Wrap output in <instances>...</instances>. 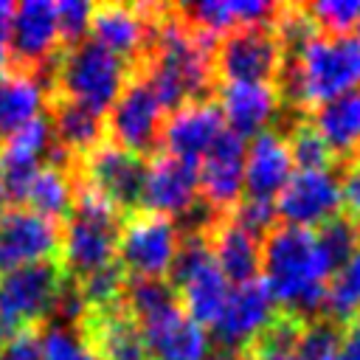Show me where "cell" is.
Wrapping results in <instances>:
<instances>
[{"mask_svg": "<svg viewBox=\"0 0 360 360\" xmlns=\"http://www.w3.org/2000/svg\"><path fill=\"white\" fill-rule=\"evenodd\" d=\"M262 281L273 301L292 315H315L323 307L332 267L309 228L276 225L262 242Z\"/></svg>", "mask_w": 360, "mask_h": 360, "instance_id": "cell-1", "label": "cell"}, {"mask_svg": "<svg viewBox=\"0 0 360 360\" xmlns=\"http://www.w3.org/2000/svg\"><path fill=\"white\" fill-rule=\"evenodd\" d=\"M349 90H360V37L315 34L292 51L284 73V93L298 104H323Z\"/></svg>", "mask_w": 360, "mask_h": 360, "instance_id": "cell-2", "label": "cell"}, {"mask_svg": "<svg viewBox=\"0 0 360 360\" xmlns=\"http://www.w3.org/2000/svg\"><path fill=\"white\" fill-rule=\"evenodd\" d=\"M211 51L205 37L191 31L183 20H160L155 25V53L143 82L155 90L163 107L194 101L211 82Z\"/></svg>", "mask_w": 360, "mask_h": 360, "instance_id": "cell-3", "label": "cell"}, {"mask_svg": "<svg viewBox=\"0 0 360 360\" xmlns=\"http://www.w3.org/2000/svg\"><path fill=\"white\" fill-rule=\"evenodd\" d=\"M118 245V208L96 194L93 188L76 191L73 208L59 228V256L62 267L79 278L115 264Z\"/></svg>", "mask_w": 360, "mask_h": 360, "instance_id": "cell-4", "label": "cell"}, {"mask_svg": "<svg viewBox=\"0 0 360 360\" xmlns=\"http://www.w3.org/2000/svg\"><path fill=\"white\" fill-rule=\"evenodd\" d=\"M127 84V62L93 39H79L56 56V90L62 101L79 104L101 118L110 112Z\"/></svg>", "mask_w": 360, "mask_h": 360, "instance_id": "cell-5", "label": "cell"}, {"mask_svg": "<svg viewBox=\"0 0 360 360\" xmlns=\"http://www.w3.org/2000/svg\"><path fill=\"white\" fill-rule=\"evenodd\" d=\"M172 276H174L172 290L180 295V304H183L180 309L191 321L208 329L222 312L225 298L231 292V281L217 267L211 245L202 236L183 239L180 253L172 264Z\"/></svg>", "mask_w": 360, "mask_h": 360, "instance_id": "cell-6", "label": "cell"}, {"mask_svg": "<svg viewBox=\"0 0 360 360\" xmlns=\"http://www.w3.org/2000/svg\"><path fill=\"white\" fill-rule=\"evenodd\" d=\"M62 273L53 262H39L3 273L0 278V338H14L37 321L53 315Z\"/></svg>", "mask_w": 360, "mask_h": 360, "instance_id": "cell-7", "label": "cell"}, {"mask_svg": "<svg viewBox=\"0 0 360 360\" xmlns=\"http://www.w3.org/2000/svg\"><path fill=\"white\" fill-rule=\"evenodd\" d=\"M183 236L174 219L160 214H135L118 228V267L132 278H163L180 253Z\"/></svg>", "mask_w": 360, "mask_h": 360, "instance_id": "cell-8", "label": "cell"}, {"mask_svg": "<svg viewBox=\"0 0 360 360\" xmlns=\"http://www.w3.org/2000/svg\"><path fill=\"white\" fill-rule=\"evenodd\" d=\"M276 307L278 304L273 301V295L262 278H253L245 284H231L225 307L217 315V321L211 323L217 343L233 354V352L262 340L278 321Z\"/></svg>", "mask_w": 360, "mask_h": 360, "instance_id": "cell-9", "label": "cell"}, {"mask_svg": "<svg viewBox=\"0 0 360 360\" xmlns=\"http://www.w3.org/2000/svg\"><path fill=\"white\" fill-rule=\"evenodd\" d=\"M276 217L292 228H321L323 222L335 219L343 197H340V177L326 169H295L287 186L278 191Z\"/></svg>", "mask_w": 360, "mask_h": 360, "instance_id": "cell-10", "label": "cell"}, {"mask_svg": "<svg viewBox=\"0 0 360 360\" xmlns=\"http://www.w3.org/2000/svg\"><path fill=\"white\" fill-rule=\"evenodd\" d=\"M197 197H200V172L194 163L158 155L143 166L138 202L149 214H160L169 219L194 214Z\"/></svg>", "mask_w": 360, "mask_h": 360, "instance_id": "cell-11", "label": "cell"}, {"mask_svg": "<svg viewBox=\"0 0 360 360\" xmlns=\"http://www.w3.org/2000/svg\"><path fill=\"white\" fill-rule=\"evenodd\" d=\"M214 62L225 82H270L281 70L284 48L264 25L239 28L225 34Z\"/></svg>", "mask_w": 360, "mask_h": 360, "instance_id": "cell-12", "label": "cell"}, {"mask_svg": "<svg viewBox=\"0 0 360 360\" xmlns=\"http://www.w3.org/2000/svg\"><path fill=\"white\" fill-rule=\"evenodd\" d=\"M163 110L166 107L143 79L129 82L107 112V129L112 143L135 155L152 149L155 141H160Z\"/></svg>", "mask_w": 360, "mask_h": 360, "instance_id": "cell-13", "label": "cell"}, {"mask_svg": "<svg viewBox=\"0 0 360 360\" xmlns=\"http://www.w3.org/2000/svg\"><path fill=\"white\" fill-rule=\"evenodd\" d=\"M222 132H225V121L214 101H205V98L186 101L163 118V127H160L163 155L197 166Z\"/></svg>", "mask_w": 360, "mask_h": 360, "instance_id": "cell-14", "label": "cell"}, {"mask_svg": "<svg viewBox=\"0 0 360 360\" xmlns=\"http://www.w3.org/2000/svg\"><path fill=\"white\" fill-rule=\"evenodd\" d=\"M59 253V225L22 205L6 211L0 222V270L51 262Z\"/></svg>", "mask_w": 360, "mask_h": 360, "instance_id": "cell-15", "label": "cell"}, {"mask_svg": "<svg viewBox=\"0 0 360 360\" xmlns=\"http://www.w3.org/2000/svg\"><path fill=\"white\" fill-rule=\"evenodd\" d=\"M143 166L146 163L141 160V155L107 141L84 155V180L87 188L107 197L115 208H124L135 205L141 197Z\"/></svg>", "mask_w": 360, "mask_h": 360, "instance_id": "cell-16", "label": "cell"}, {"mask_svg": "<svg viewBox=\"0 0 360 360\" xmlns=\"http://www.w3.org/2000/svg\"><path fill=\"white\" fill-rule=\"evenodd\" d=\"M59 42H62V34L56 22V3L25 0L14 6L8 53L17 59V68L39 73V65L56 56Z\"/></svg>", "mask_w": 360, "mask_h": 360, "instance_id": "cell-17", "label": "cell"}, {"mask_svg": "<svg viewBox=\"0 0 360 360\" xmlns=\"http://www.w3.org/2000/svg\"><path fill=\"white\" fill-rule=\"evenodd\" d=\"M141 332L155 360H211L208 329L191 321L177 304L141 321Z\"/></svg>", "mask_w": 360, "mask_h": 360, "instance_id": "cell-18", "label": "cell"}, {"mask_svg": "<svg viewBox=\"0 0 360 360\" xmlns=\"http://www.w3.org/2000/svg\"><path fill=\"white\" fill-rule=\"evenodd\" d=\"M217 107L228 124V132L239 138H256L278 118L281 98L270 82H225L219 87Z\"/></svg>", "mask_w": 360, "mask_h": 360, "instance_id": "cell-19", "label": "cell"}, {"mask_svg": "<svg viewBox=\"0 0 360 360\" xmlns=\"http://www.w3.org/2000/svg\"><path fill=\"white\" fill-rule=\"evenodd\" d=\"M245 149L248 141L222 132L217 143L208 149V155L200 160V194L214 208L236 205L245 194Z\"/></svg>", "mask_w": 360, "mask_h": 360, "instance_id": "cell-20", "label": "cell"}, {"mask_svg": "<svg viewBox=\"0 0 360 360\" xmlns=\"http://www.w3.org/2000/svg\"><path fill=\"white\" fill-rule=\"evenodd\" d=\"M295 163L287 143V135L267 129L250 138L245 149V197L276 200L278 191L292 177Z\"/></svg>", "mask_w": 360, "mask_h": 360, "instance_id": "cell-21", "label": "cell"}, {"mask_svg": "<svg viewBox=\"0 0 360 360\" xmlns=\"http://www.w3.org/2000/svg\"><path fill=\"white\" fill-rule=\"evenodd\" d=\"M53 152V132L48 118H37L0 141V180L6 186V194L17 200L25 180L48 163V155Z\"/></svg>", "mask_w": 360, "mask_h": 360, "instance_id": "cell-22", "label": "cell"}, {"mask_svg": "<svg viewBox=\"0 0 360 360\" xmlns=\"http://www.w3.org/2000/svg\"><path fill=\"white\" fill-rule=\"evenodd\" d=\"M48 104V84L37 70L6 68L0 70V141L42 118Z\"/></svg>", "mask_w": 360, "mask_h": 360, "instance_id": "cell-23", "label": "cell"}, {"mask_svg": "<svg viewBox=\"0 0 360 360\" xmlns=\"http://www.w3.org/2000/svg\"><path fill=\"white\" fill-rule=\"evenodd\" d=\"M183 8L188 14V22L202 37L231 34L239 28H262L264 22H273L278 11L267 0H202Z\"/></svg>", "mask_w": 360, "mask_h": 360, "instance_id": "cell-24", "label": "cell"}, {"mask_svg": "<svg viewBox=\"0 0 360 360\" xmlns=\"http://www.w3.org/2000/svg\"><path fill=\"white\" fill-rule=\"evenodd\" d=\"M93 42L115 53L118 59L135 56L149 37V22L143 17V8L124 6V3H104L93 8V22H90Z\"/></svg>", "mask_w": 360, "mask_h": 360, "instance_id": "cell-25", "label": "cell"}, {"mask_svg": "<svg viewBox=\"0 0 360 360\" xmlns=\"http://www.w3.org/2000/svg\"><path fill=\"white\" fill-rule=\"evenodd\" d=\"M87 340L98 360H149L141 323L115 307L93 315Z\"/></svg>", "mask_w": 360, "mask_h": 360, "instance_id": "cell-26", "label": "cell"}, {"mask_svg": "<svg viewBox=\"0 0 360 360\" xmlns=\"http://www.w3.org/2000/svg\"><path fill=\"white\" fill-rule=\"evenodd\" d=\"M312 127L323 138L332 155H357L360 152V90H349L315 107Z\"/></svg>", "mask_w": 360, "mask_h": 360, "instance_id": "cell-27", "label": "cell"}, {"mask_svg": "<svg viewBox=\"0 0 360 360\" xmlns=\"http://www.w3.org/2000/svg\"><path fill=\"white\" fill-rule=\"evenodd\" d=\"M17 200L22 202V208L56 222L59 217L70 214L73 200H76V186L59 160H48L25 180Z\"/></svg>", "mask_w": 360, "mask_h": 360, "instance_id": "cell-28", "label": "cell"}, {"mask_svg": "<svg viewBox=\"0 0 360 360\" xmlns=\"http://www.w3.org/2000/svg\"><path fill=\"white\" fill-rule=\"evenodd\" d=\"M217 267L231 284L253 281L262 264V239L239 228L236 222H225L214 231V239L208 242Z\"/></svg>", "mask_w": 360, "mask_h": 360, "instance_id": "cell-29", "label": "cell"}, {"mask_svg": "<svg viewBox=\"0 0 360 360\" xmlns=\"http://www.w3.org/2000/svg\"><path fill=\"white\" fill-rule=\"evenodd\" d=\"M51 132L53 141L65 149V152H76V155H87L90 149H96L101 143V132H104V118L70 104V101H56L53 104V115H51Z\"/></svg>", "mask_w": 360, "mask_h": 360, "instance_id": "cell-30", "label": "cell"}, {"mask_svg": "<svg viewBox=\"0 0 360 360\" xmlns=\"http://www.w3.org/2000/svg\"><path fill=\"white\" fill-rule=\"evenodd\" d=\"M321 309L332 321H354L360 315V248L332 270Z\"/></svg>", "mask_w": 360, "mask_h": 360, "instance_id": "cell-31", "label": "cell"}, {"mask_svg": "<svg viewBox=\"0 0 360 360\" xmlns=\"http://www.w3.org/2000/svg\"><path fill=\"white\" fill-rule=\"evenodd\" d=\"M124 298H127L129 315L138 323L177 304L172 284L163 278H129L124 287Z\"/></svg>", "mask_w": 360, "mask_h": 360, "instance_id": "cell-32", "label": "cell"}, {"mask_svg": "<svg viewBox=\"0 0 360 360\" xmlns=\"http://www.w3.org/2000/svg\"><path fill=\"white\" fill-rule=\"evenodd\" d=\"M315 236H318L321 253H323V259L332 270L340 267L360 248V225L354 219L335 217V219L323 222L321 228H315Z\"/></svg>", "mask_w": 360, "mask_h": 360, "instance_id": "cell-33", "label": "cell"}, {"mask_svg": "<svg viewBox=\"0 0 360 360\" xmlns=\"http://www.w3.org/2000/svg\"><path fill=\"white\" fill-rule=\"evenodd\" d=\"M42 360H98L87 335L76 326H65V323H51L42 335Z\"/></svg>", "mask_w": 360, "mask_h": 360, "instance_id": "cell-34", "label": "cell"}, {"mask_svg": "<svg viewBox=\"0 0 360 360\" xmlns=\"http://www.w3.org/2000/svg\"><path fill=\"white\" fill-rule=\"evenodd\" d=\"M76 287H79L84 304L93 307L96 312H101V309H112L115 307V301L124 295L127 278H124V270L118 264H107V267L84 276Z\"/></svg>", "mask_w": 360, "mask_h": 360, "instance_id": "cell-35", "label": "cell"}, {"mask_svg": "<svg viewBox=\"0 0 360 360\" xmlns=\"http://www.w3.org/2000/svg\"><path fill=\"white\" fill-rule=\"evenodd\" d=\"M338 343L340 335L326 321H312L304 329H298L292 354L295 360H338Z\"/></svg>", "mask_w": 360, "mask_h": 360, "instance_id": "cell-36", "label": "cell"}, {"mask_svg": "<svg viewBox=\"0 0 360 360\" xmlns=\"http://www.w3.org/2000/svg\"><path fill=\"white\" fill-rule=\"evenodd\" d=\"M290 152H292V163L298 169H326L332 160L329 146L323 143V138L315 132L312 124H301L292 129V135L287 138Z\"/></svg>", "mask_w": 360, "mask_h": 360, "instance_id": "cell-37", "label": "cell"}, {"mask_svg": "<svg viewBox=\"0 0 360 360\" xmlns=\"http://www.w3.org/2000/svg\"><path fill=\"white\" fill-rule=\"evenodd\" d=\"M360 0H318L307 8L315 25H323L326 34H349L357 22Z\"/></svg>", "mask_w": 360, "mask_h": 360, "instance_id": "cell-38", "label": "cell"}, {"mask_svg": "<svg viewBox=\"0 0 360 360\" xmlns=\"http://www.w3.org/2000/svg\"><path fill=\"white\" fill-rule=\"evenodd\" d=\"M273 25H276L273 37L278 39L281 48H290V51H298L307 39L315 37V22L307 14V8H278L273 17Z\"/></svg>", "mask_w": 360, "mask_h": 360, "instance_id": "cell-39", "label": "cell"}, {"mask_svg": "<svg viewBox=\"0 0 360 360\" xmlns=\"http://www.w3.org/2000/svg\"><path fill=\"white\" fill-rule=\"evenodd\" d=\"M233 222L239 228H245L248 233L253 236H262V233H270L276 225V202L273 200H256V197H242L236 202V211H233Z\"/></svg>", "mask_w": 360, "mask_h": 360, "instance_id": "cell-40", "label": "cell"}, {"mask_svg": "<svg viewBox=\"0 0 360 360\" xmlns=\"http://www.w3.org/2000/svg\"><path fill=\"white\" fill-rule=\"evenodd\" d=\"M93 8L87 0H62L56 3V22H59V34L62 39H73L79 42L93 22Z\"/></svg>", "mask_w": 360, "mask_h": 360, "instance_id": "cell-41", "label": "cell"}, {"mask_svg": "<svg viewBox=\"0 0 360 360\" xmlns=\"http://www.w3.org/2000/svg\"><path fill=\"white\" fill-rule=\"evenodd\" d=\"M0 360H42V343L39 335L25 329L14 338H8L0 346Z\"/></svg>", "mask_w": 360, "mask_h": 360, "instance_id": "cell-42", "label": "cell"}, {"mask_svg": "<svg viewBox=\"0 0 360 360\" xmlns=\"http://www.w3.org/2000/svg\"><path fill=\"white\" fill-rule=\"evenodd\" d=\"M338 360H360V315L349 321L338 343Z\"/></svg>", "mask_w": 360, "mask_h": 360, "instance_id": "cell-43", "label": "cell"}, {"mask_svg": "<svg viewBox=\"0 0 360 360\" xmlns=\"http://www.w3.org/2000/svg\"><path fill=\"white\" fill-rule=\"evenodd\" d=\"M11 17H14V6L0 0V62L8 56V39H11Z\"/></svg>", "mask_w": 360, "mask_h": 360, "instance_id": "cell-44", "label": "cell"}, {"mask_svg": "<svg viewBox=\"0 0 360 360\" xmlns=\"http://www.w3.org/2000/svg\"><path fill=\"white\" fill-rule=\"evenodd\" d=\"M6 202H8V194H6V186H3V180H0V222H3V217H6Z\"/></svg>", "mask_w": 360, "mask_h": 360, "instance_id": "cell-45", "label": "cell"}, {"mask_svg": "<svg viewBox=\"0 0 360 360\" xmlns=\"http://www.w3.org/2000/svg\"><path fill=\"white\" fill-rule=\"evenodd\" d=\"M354 28H357V37H360V11H357V22H354Z\"/></svg>", "mask_w": 360, "mask_h": 360, "instance_id": "cell-46", "label": "cell"}]
</instances>
